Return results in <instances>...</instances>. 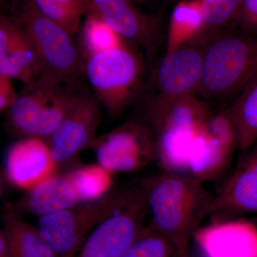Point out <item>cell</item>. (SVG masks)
Segmentation results:
<instances>
[{
  "instance_id": "18",
  "label": "cell",
  "mask_w": 257,
  "mask_h": 257,
  "mask_svg": "<svg viewBox=\"0 0 257 257\" xmlns=\"http://www.w3.org/2000/svg\"><path fill=\"white\" fill-rule=\"evenodd\" d=\"M79 204L67 175L56 174L25 192V194L12 205L18 212L41 217Z\"/></svg>"
},
{
  "instance_id": "13",
  "label": "cell",
  "mask_w": 257,
  "mask_h": 257,
  "mask_svg": "<svg viewBox=\"0 0 257 257\" xmlns=\"http://www.w3.org/2000/svg\"><path fill=\"white\" fill-rule=\"evenodd\" d=\"M243 153L214 194L209 215L211 221L257 214V143Z\"/></svg>"
},
{
  "instance_id": "4",
  "label": "cell",
  "mask_w": 257,
  "mask_h": 257,
  "mask_svg": "<svg viewBox=\"0 0 257 257\" xmlns=\"http://www.w3.org/2000/svg\"><path fill=\"white\" fill-rule=\"evenodd\" d=\"M25 85L8 109V124L23 138L46 140L82 92L45 73Z\"/></svg>"
},
{
  "instance_id": "2",
  "label": "cell",
  "mask_w": 257,
  "mask_h": 257,
  "mask_svg": "<svg viewBox=\"0 0 257 257\" xmlns=\"http://www.w3.org/2000/svg\"><path fill=\"white\" fill-rule=\"evenodd\" d=\"M257 77V35L231 29L207 34L198 95L206 101L235 98Z\"/></svg>"
},
{
  "instance_id": "20",
  "label": "cell",
  "mask_w": 257,
  "mask_h": 257,
  "mask_svg": "<svg viewBox=\"0 0 257 257\" xmlns=\"http://www.w3.org/2000/svg\"><path fill=\"white\" fill-rule=\"evenodd\" d=\"M238 140V149L246 152L257 143V77L234 98L227 108Z\"/></svg>"
},
{
  "instance_id": "30",
  "label": "cell",
  "mask_w": 257,
  "mask_h": 257,
  "mask_svg": "<svg viewBox=\"0 0 257 257\" xmlns=\"http://www.w3.org/2000/svg\"><path fill=\"white\" fill-rule=\"evenodd\" d=\"M3 189H4V178H3V175L0 172V197L3 195Z\"/></svg>"
},
{
  "instance_id": "17",
  "label": "cell",
  "mask_w": 257,
  "mask_h": 257,
  "mask_svg": "<svg viewBox=\"0 0 257 257\" xmlns=\"http://www.w3.org/2000/svg\"><path fill=\"white\" fill-rule=\"evenodd\" d=\"M31 40L19 18L0 16V73L25 84L42 74Z\"/></svg>"
},
{
  "instance_id": "5",
  "label": "cell",
  "mask_w": 257,
  "mask_h": 257,
  "mask_svg": "<svg viewBox=\"0 0 257 257\" xmlns=\"http://www.w3.org/2000/svg\"><path fill=\"white\" fill-rule=\"evenodd\" d=\"M84 73L101 107L114 117L137 99L143 85V64L134 47L126 44L88 57Z\"/></svg>"
},
{
  "instance_id": "11",
  "label": "cell",
  "mask_w": 257,
  "mask_h": 257,
  "mask_svg": "<svg viewBox=\"0 0 257 257\" xmlns=\"http://www.w3.org/2000/svg\"><path fill=\"white\" fill-rule=\"evenodd\" d=\"M91 148L97 163L112 175L132 173L157 162L151 130L143 121H130L97 138Z\"/></svg>"
},
{
  "instance_id": "25",
  "label": "cell",
  "mask_w": 257,
  "mask_h": 257,
  "mask_svg": "<svg viewBox=\"0 0 257 257\" xmlns=\"http://www.w3.org/2000/svg\"><path fill=\"white\" fill-rule=\"evenodd\" d=\"M120 257H179L165 237L147 226L145 233Z\"/></svg>"
},
{
  "instance_id": "3",
  "label": "cell",
  "mask_w": 257,
  "mask_h": 257,
  "mask_svg": "<svg viewBox=\"0 0 257 257\" xmlns=\"http://www.w3.org/2000/svg\"><path fill=\"white\" fill-rule=\"evenodd\" d=\"M197 95L184 96L160 110L146 112L143 121L153 135L162 172L187 175L189 149L212 111L208 101Z\"/></svg>"
},
{
  "instance_id": "16",
  "label": "cell",
  "mask_w": 257,
  "mask_h": 257,
  "mask_svg": "<svg viewBox=\"0 0 257 257\" xmlns=\"http://www.w3.org/2000/svg\"><path fill=\"white\" fill-rule=\"evenodd\" d=\"M192 240L201 257H257V226L243 219L211 221Z\"/></svg>"
},
{
  "instance_id": "12",
  "label": "cell",
  "mask_w": 257,
  "mask_h": 257,
  "mask_svg": "<svg viewBox=\"0 0 257 257\" xmlns=\"http://www.w3.org/2000/svg\"><path fill=\"white\" fill-rule=\"evenodd\" d=\"M101 121V106L96 96L81 92L55 130L46 139L59 165L91 148Z\"/></svg>"
},
{
  "instance_id": "6",
  "label": "cell",
  "mask_w": 257,
  "mask_h": 257,
  "mask_svg": "<svg viewBox=\"0 0 257 257\" xmlns=\"http://www.w3.org/2000/svg\"><path fill=\"white\" fill-rule=\"evenodd\" d=\"M18 18L31 40L42 74L78 84L84 74V60L73 35L39 13L32 0L24 1Z\"/></svg>"
},
{
  "instance_id": "14",
  "label": "cell",
  "mask_w": 257,
  "mask_h": 257,
  "mask_svg": "<svg viewBox=\"0 0 257 257\" xmlns=\"http://www.w3.org/2000/svg\"><path fill=\"white\" fill-rule=\"evenodd\" d=\"M85 16L100 19L133 47L148 51L160 40L156 25L144 16L127 0H82Z\"/></svg>"
},
{
  "instance_id": "31",
  "label": "cell",
  "mask_w": 257,
  "mask_h": 257,
  "mask_svg": "<svg viewBox=\"0 0 257 257\" xmlns=\"http://www.w3.org/2000/svg\"><path fill=\"white\" fill-rule=\"evenodd\" d=\"M127 1L128 2H139V1H141V0H127Z\"/></svg>"
},
{
  "instance_id": "24",
  "label": "cell",
  "mask_w": 257,
  "mask_h": 257,
  "mask_svg": "<svg viewBox=\"0 0 257 257\" xmlns=\"http://www.w3.org/2000/svg\"><path fill=\"white\" fill-rule=\"evenodd\" d=\"M39 13L72 35L79 33L85 16L82 0H32Z\"/></svg>"
},
{
  "instance_id": "28",
  "label": "cell",
  "mask_w": 257,
  "mask_h": 257,
  "mask_svg": "<svg viewBox=\"0 0 257 257\" xmlns=\"http://www.w3.org/2000/svg\"><path fill=\"white\" fill-rule=\"evenodd\" d=\"M17 95L11 79L0 73V111L9 109Z\"/></svg>"
},
{
  "instance_id": "21",
  "label": "cell",
  "mask_w": 257,
  "mask_h": 257,
  "mask_svg": "<svg viewBox=\"0 0 257 257\" xmlns=\"http://www.w3.org/2000/svg\"><path fill=\"white\" fill-rule=\"evenodd\" d=\"M66 175L79 204L99 200L114 189V175L98 163L81 166Z\"/></svg>"
},
{
  "instance_id": "19",
  "label": "cell",
  "mask_w": 257,
  "mask_h": 257,
  "mask_svg": "<svg viewBox=\"0 0 257 257\" xmlns=\"http://www.w3.org/2000/svg\"><path fill=\"white\" fill-rule=\"evenodd\" d=\"M3 221L10 257H57L37 228L24 220L12 204L5 206Z\"/></svg>"
},
{
  "instance_id": "9",
  "label": "cell",
  "mask_w": 257,
  "mask_h": 257,
  "mask_svg": "<svg viewBox=\"0 0 257 257\" xmlns=\"http://www.w3.org/2000/svg\"><path fill=\"white\" fill-rule=\"evenodd\" d=\"M236 149L237 136L227 109L211 111L189 149L187 175L204 184L221 180Z\"/></svg>"
},
{
  "instance_id": "22",
  "label": "cell",
  "mask_w": 257,
  "mask_h": 257,
  "mask_svg": "<svg viewBox=\"0 0 257 257\" xmlns=\"http://www.w3.org/2000/svg\"><path fill=\"white\" fill-rule=\"evenodd\" d=\"M206 35L201 8L189 5L177 7L172 14V23L166 38V52L197 40Z\"/></svg>"
},
{
  "instance_id": "29",
  "label": "cell",
  "mask_w": 257,
  "mask_h": 257,
  "mask_svg": "<svg viewBox=\"0 0 257 257\" xmlns=\"http://www.w3.org/2000/svg\"><path fill=\"white\" fill-rule=\"evenodd\" d=\"M0 257H10L9 244L3 229H0Z\"/></svg>"
},
{
  "instance_id": "27",
  "label": "cell",
  "mask_w": 257,
  "mask_h": 257,
  "mask_svg": "<svg viewBox=\"0 0 257 257\" xmlns=\"http://www.w3.org/2000/svg\"><path fill=\"white\" fill-rule=\"evenodd\" d=\"M230 20L234 30L257 35V0H241Z\"/></svg>"
},
{
  "instance_id": "15",
  "label": "cell",
  "mask_w": 257,
  "mask_h": 257,
  "mask_svg": "<svg viewBox=\"0 0 257 257\" xmlns=\"http://www.w3.org/2000/svg\"><path fill=\"white\" fill-rule=\"evenodd\" d=\"M58 166L46 140L23 138L7 152L5 177L15 188L27 192L56 175Z\"/></svg>"
},
{
  "instance_id": "10",
  "label": "cell",
  "mask_w": 257,
  "mask_h": 257,
  "mask_svg": "<svg viewBox=\"0 0 257 257\" xmlns=\"http://www.w3.org/2000/svg\"><path fill=\"white\" fill-rule=\"evenodd\" d=\"M207 35L165 55L154 75L153 96L147 111L160 110L181 98L198 94Z\"/></svg>"
},
{
  "instance_id": "23",
  "label": "cell",
  "mask_w": 257,
  "mask_h": 257,
  "mask_svg": "<svg viewBox=\"0 0 257 257\" xmlns=\"http://www.w3.org/2000/svg\"><path fill=\"white\" fill-rule=\"evenodd\" d=\"M79 31L82 40V55H85L86 58L128 44L102 20L94 15H86Z\"/></svg>"
},
{
  "instance_id": "26",
  "label": "cell",
  "mask_w": 257,
  "mask_h": 257,
  "mask_svg": "<svg viewBox=\"0 0 257 257\" xmlns=\"http://www.w3.org/2000/svg\"><path fill=\"white\" fill-rule=\"evenodd\" d=\"M241 0H203L201 13L206 28H216L227 23L232 18Z\"/></svg>"
},
{
  "instance_id": "7",
  "label": "cell",
  "mask_w": 257,
  "mask_h": 257,
  "mask_svg": "<svg viewBox=\"0 0 257 257\" xmlns=\"http://www.w3.org/2000/svg\"><path fill=\"white\" fill-rule=\"evenodd\" d=\"M128 189H113L99 200L39 217L36 227L57 257H75L93 229L123 202Z\"/></svg>"
},
{
  "instance_id": "8",
  "label": "cell",
  "mask_w": 257,
  "mask_h": 257,
  "mask_svg": "<svg viewBox=\"0 0 257 257\" xmlns=\"http://www.w3.org/2000/svg\"><path fill=\"white\" fill-rule=\"evenodd\" d=\"M146 203L139 183L88 235L75 257H120L146 231Z\"/></svg>"
},
{
  "instance_id": "1",
  "label": "cell",
  "mask_w": 257,
  "mask_h": 257,
  "mask_svg": "<svg viewBox=\"0 0 257 257\" xmlns=\"http://www.w3.org/2000/svg\"><path fill=\"white\" fill-rule=\"evenodd\" d=\"M146 203L150 227L175 247L179 257H189V245L209 217L214 195L192 176L162 172L138 182Z\"/></svg>"
}]
</instances>
